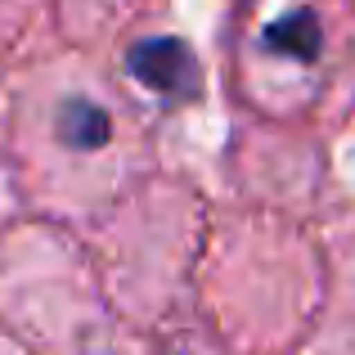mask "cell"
Instances as JSON below:
<instances>
[{
  "label": "cell",
  "instance_id": "6da1fadb",
  "mask_svg": "<svg viewBox=\"0 0 355 355\" xmlns=\"http://www.w3.org/2000/svg\"><path fill=\"white\" fill-rule=\"evenodd\" d=\"M126 68L139 86L157 90V95L193 90V77H198V59H193V50L180 36H148V41H135L130 54H126Z\"/></svg>",
  "mask_w": 355,
  "mask_h": 355
},
{
  "label": "cell",
  "instance_id": "7a4b0ae2",
  "mask_svg": "<svg viewBox=\"0 0 355 355\" xmlns=\"http://www.w3.org/2000/svg\"><path fill=\"white\" fill-rule=\"evenodd\" d=\"M59 139L72 148H104L113 139V117L90 99H68L59 108Z\"/></svg>",
  "mask_w": 355,
  "mask_h": 355
},
{
  "label": "cell",
  "instance_id": "3957f363",
  "mask_svg": "<svg viewBox=\"0 0 355 355\" xmlns=\"http://www.w3.org/2000/svg\"><path fill=\"white\" fill-rule=\"evenodd\" d=\"M320 41H324V32H320V18H315L311 9H297V14H288V18H279V23L266 27L270 50L288 54V59H302V63H311L315 54H320Z\"/></svg>",
  "mask_w": 355,
  "mask_h": 355
}]
</instances>
